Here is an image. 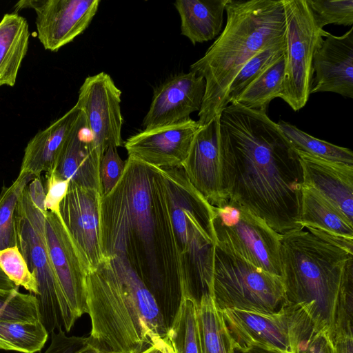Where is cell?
<instances>
[{
	"label": "cell",
	"instance_id": "obj_1",
	"mask_svg": "<svg viewBox=\"0 0 353 353\" xmlns=\"http://www.w3.org/2000/svg\"><path fill=\"white\" fill-rule=\"evenodd\" d=\"M99 225L103 256L130 266L169 327L185 294L162 168L128 156L118 183L101 196Z\"/></svg>",
	"mask_w": 353,
	"mask_h": 353
},
{
	"label": "cell",
	"instance_id": "obj_2",
	"mask_svg": "<svg viewBox=\"0 0 353 353\" xmlns=\"http://www.w3.org/2000/svg\"><path fill=\"white\" fill-rule=\"evenodd\" d=\"M219 143L227 198L281 235L301 229L299 154L266 112L228 105L219 117Z\"/></svg>",
	"mask_w": 353,
	"mask_h": 353
},
{
	"label": "cell",
	"instance_id": "obj_3",
	"mask_svg": "<svg viewBox=\"0 0 353 353\" xmlns=\"http://www.w3.org/2000/svg\"><path fill=\"white\" fill-rule=\"evenodd\" d=\"M280 257L285 302L332 340L339 309L353 295V239L303 228L282 235Z\"/></svg>",
	"mask_w": 353,
	"mask_h": 353
},
{
	"label": "cell",
	"instance_id": "obj_4",
	"mask_svg": "<svg viewBox=\"0 0 353 353\" xmlns=\"http://www.w3.org/2000/svg\"><path fill=\"white\" fill-rule=\"evenodd\" d=\"M89 337L110 353H138L168 327L151 292L125 262L104 257L86 275Z\"/></svg>",
	"mask_w": 353,
	"mask_h": 353
},
{
	"label": "cell",
	"instance_id": "obj_5",
	"mask_svg": "<svg viewBox=\"0 0 353 353\" xmlns=\"http://www.w3.org/2000/svg\"><path fill=\"white\" fill-rule=\"evenodd\" d=\"M226 25L204 55L190 67L205 90L196 121L203 126L228 105L229 88L243 66L263 49L285 41L283 0H228Z\"/></svg>",
	"mask_w": 353,
	"mask_h": 353
},
{
	"label": "cell",
	"instance_id": "obj_6",
	"mask_svg": "<svg viewBox=\"0 0 353 353\" xmlns=\"http://www.w3.org/2000/svg\"><path fill=\"white\" fill-rule=\"evenodd\" d=\"M181 254L185 297L197 303L211 292L216 243L213 206L188 181L183 168H162Z\"/></svg>",
	"mask_w": 353,
	"mask_h": 353
},
{
	"label": "cell",
	"instance_id": "obj_7",
	"mask_svg": "<svg viewBox=\"0 0 353 353\" xmlns=\"http://www.w3.org/2000/svg\"><path fill=\"white\" fill-rule=\"evenodd\" d=\"M45 212L34 204L27 185L14 214L16 243L37 282L39 294L36 297L41 321L48 333L68 332L77 319L63 294L49 255Z\"/></svg>",
	"mask_w": 353,
	"mask_h": 353
},
{
	"label": "cell",
	"instance_id": "obj_8",
	"mask_svg": "<svg viewBox=\"0 0 353 353\" xmlns=\"http://www.w3.org/2000/svg\"><path fill=\"white\" fill-rule=\"evenodd\" d=\"M210 295L219 311L236 309L272 313L285 303L281 276L255 266L217 243Z\"/></svg>",
	"mask_w": 353,
	"mask_h": 353
},
{
	"label": "cell",
	"instance_id": "obj_9",
	"mask_svg": "<svg viewBox=\"0 0 353 353\" xmlns=\"http://www.w3.org/2000/svg\"><path fill=\"white\" fill-rule=\"evenodd\" d=\"M286 30L281 99L294 111L307 102L314 53L329 33L316 23L307 0H283Z\"/></svg>",
	"mask_w": 353,
	"mask_h": 353
},
{
	"label": "cell",
	"instance_id": "obj_10",
	"mask_svg": "<svg viewBox=\"0 0 353 353\" xmlns=\"http://www.w3.org/2000/svg\"><path fill=\"white\" fill-rule=\"evenodd\" d=\"M212 206L216 243L255 266L281 276L282 235L262 219L228 199Z\"/></svg>",
	"mask_w": 353,
	"mask_h": 353
},
{
	"label": "cell",
	"instance_id": "obj_11",
	"mask_svg": "<svg viewBox=\"0 0 353 353\" xmlns=\"http://www.w3.org/2000/svg\"><path fill=\"white\" fill-rule=\"evenodd\" d=\"M121 95L111 77L103 72L85 78L79 91L75 105L84 115L91 145L100 159L109 147L123 143Z\"/></svg>",
	"mask_w": 353,
	"mask_h": 353
},
{
	"label": "cell",
	"instance_id": "obj_12",
	"mask_svg": "<svg viewBox=\"0 0 353 353\" xmlns=\"http://www.w3.org/2000/svg\"><path fill=\"white\" fill-rule=\"evenodd\" d=\"M51 262L66 301L77 320L87 314L86 275L90 267L60 214L44 213Z\"/></svg>",
	"mask_w": 353,
	"mask_h": 353
},
{
	"label": "cell",
	"instance_id": "obj_13",
	"mask_svg": "<svg viewBox=\"0 0 353 353\" xmlns=\"http://www.w3.org/2000/svg\"><path fill=\"white\" fill-rule=\"evenodd\" d=\"M99 3L100 0H23L15 6L35 11L39 41L46 50L56 52L88 27Z\"/></svg>",
	"mask_w": 353,
	"mask_h": 353
},
{
	"label": "cell",
	"instance_id": "obj_14",
	"mask_svg": "<svg viewBox=\"0 0 353 353\" xmlns=\"http://www.w3.org/2000/svg\"><path fill=\"white\" fill-rule=\"evenodd\" d=\"M285 303L272 313L236 309L220 311L234 348L256 347L276 353H294Z\"/></svg>",
	"mask_w": 353,
	"mask_h": 353
},
{
	"label": "cell",
	"instance_id": "obj_15",
	"mask_svg": "<svg viewBox=\"0 0 353 353\" xmlns=\"http://www.w3.org/2000/svg\"><path fill=\"white\" fill-rule=\"evenodd\" d=\"M198 123L186 120L129 137L124 143L128 156L161 168H181L185 160Z\"/></svg>",
	"mask_w": 353,
	"mask_h": 353
},
{
	"label": "cell",
	"instance_id": "obj_16",
	"mask_svg": "<svg viewBox=\"0 0 353 353\" xmlns=\"http://www.w3.org/2000/svg\"><path fill=\"white\" fill-rule=\"evenodd\" d=\"M205 79L190 71L173 75L157 86L148 112L143 120L144 130L171 125L189 119L201 107Z\"/></svg>",
	"mask_w": 353,
	"mask_h": 353
},
{
	"label": "cell",
	"instance_id": "obj_17",
	"mask_svg": "<svg viewBox=\"0 0 353 353\" xmlns=\"http://www.w3.org/2000/svg\"><path fill=\"white\" fill-rule=\"evenodd\" d=\"M100 198L96 189L69 183L68 193L59 208L60 216L90 270L104 258L100 242Z\"/></svg>",
	"mask_w": 353,
	"mask_h": 353
},
{
	"label": "cell",
	"instance_id": "obj_18",
	"mask_svg": "<svg viewBox=\"0 0 353 353\" xmlns=\"http://www.w3.org/2000/svg\"><path fill=\"white\" fill-rule=\"evenodd\" d=\"M219 117L199 126L181 167L190 183L212 205L228 199L220 159Z\"/></svg>",
	"mask_w": 353,
	"mask_h": 353
},
{
	"label": "cell",
	"instance_id": "obj_19",
	"mask_svg": "<svg viewBox=\"0 0 353 353\" xmlns=\"http://www.w3.org/2000/svg\"><path fill=\"white\" fill-rule=\"evenodd\" d=\"M316 50L310 94L331 92L353 98V28L341 36L328 33Z\"/></svg>",
	"mask_w": 353,
	"mask_h": 353
},
{
	"label": "cell",
	"instance_id": "obj_20",
	"mask_svg": "<svg viewBox=\"0 0 353 353\" xmlns=\"http://www.w3.org/2000/svg\"><path fill=\"white\" fill-rule=\"evenodd\" d=\"M297 152L303 185L314 189L353 222V165Z\"/></svg>",
	"mask_w": 353,
	"mask_h": 353
},
{
	"label": "cell",
	"instance_id": "obj_21",
	"mask_svg": "<svg viewBox=\"0 0 353 353\" xmlns=\"http://www.w3.org/2000/svg\"><path fill=\"white\" fill-rule=\"evenodd\" d=\"M100 161L91 145V137L81 110L54 171L69 183L96 189L101 194Z\"/></svg>",
	"mask_w": 353,
	"mask_h": 353
},
{
	"label": "cell",
	"instance_id": "obj_22",
	"mask_svg": "<svg viewBox=\"0 0 353 353\" xmlns=\"http://www.w3.org/2000/svg\"><path fill=\"white\" fill-rule=\"evenodd\" d=\"M81 110L74 105L46 129L39 131L28 143L19 172L40 177L43 172L54 171Z\"/></svg>",
	"mask_w": 353,
	"mask_h": 353
},
{
	"label": "cell",
	"instance_id": "obj_23",
	"mask_svg": "<svg viewBox=\"0 0 353 353\" xmlns=\"http://www.w3.org/2000/svg\"><path fill=\"white\" fill-rule=\"evenodd\" d=\"M228 0H177L174 3L181 19V34L193 45L220 34Z\"/></svg>",
	"mask_w": 353,
	"mask_h": 353
},
{
	"label": "cell",
	"instance_id": "obj_24",
	"mask_svg": "<svg viewBox=\"0 0 353 353\" xmlns=\"http://www.w3.org/2000/svg\"><path fill=\"white\" fill-rule=\"evenodd\" d=\"M30 32L26 19L16 12L0 21V86H13L26 53Z\"/></svg>",
	"mask_w": 353,
	"mask_h": 353
},
{
	"label": "cell",
	"instance_id": "obj_25",
	"mask_svg": "<svg viewBox=\"0 0 353 353\" xmlns=\"http://www.w3.org/2000/svg\"><path fill=\"white\" fill-rule=\"evenodd\" d=\"M299 224L347 239H353V222L311 187L301 190Z\"/></svg>",
	"mask_w": 353,
	"mask_h": 353
},
{
	"label": "cell",
	"instance_id": "obj_26",
	"mask_svg": "<svg viewBox=\"0 0 353 353\" xmlns=\"http://www.w3.org/2000/svg\"><path fill=\"white\" fill-rule=\"evenodd\" d=\"M197 319L201 353H233L231 336L211 295H203L197 303Z\"/></svg>",
	"mask_w": 353,
	"mask_h": 353
},
{
	"label": "cell",
	"instance_id": "obj_27",
	"mask_svg": "<svg viewBox=\"0 0 353 353\" xmlns=\"http://www.w3.org/2000/svg\"><path fill=\"white\" fill-rule=\"evenodd\" d=\"M294 353H335L325 330L316 326L301 307L285 303Z\"/></svg>",
	"mask_w": 353,
	"mask_h": 353
},
{
	"label": "cell",
	"instance_id": "obj_28",
	"mask_svg": "<svg viewBox=\"0 0 353 353\" xmlns=\"http://www.w3.org/2000/svg\"><path fill=\"white\" fill-rule=\"evenodd\" d=\"M165 338L174 353H201L197 303L193 299H183Z\"/></svg>",
	"mask_w": 353,
	"mask_h": 353
},
{
	"label": "cell",
	"instance_id": "obj_29",
	"mask_svg": "<svg viewBox=\"0 0 353 353\" xmlns=\"http://www.w3.org/2000/svg\"><path fill=\"white\" fill-rule=\"evenodd\" d=\"M284 70L283 54L250 83L231 103L236 102L250 109L266 112L270 101L280 97Z\"/></svg>",
	"mask_w": 353,
	"mask_h": 353
},
{
	"label": "cell",
	"instance_id": "obj_30",
	"mask_svg": "<svg viewBox=\"0 0 353 353\" xmlns=\"http://www.w3.org/2000/svg\"><path fill=\"white\" fill-rule=\"evenodd\" d=\"M48 337V332L41 321H0V349L21 353H36L42 350Z\"/></svg>",
	"mask_w": 353,
	"mask_h": 353
},
{
	"label": "cell",
	"instance_id": "obj_31",
	"mask_svg": "<svg viewBox=\"0 0 353 353\" xmlns=\"http://www.w3.org/2000/svg\"><path fill=\"white\" fill-rule=\"evenodd\" d=\"M276 123L296 151L329 161L353 165V152L351 150L316 139L284 121L280 120Z\"/></svg>",
	"mask_w": 353,
	"mask_h": 353
},
{
	"label": "cell",
	"instance_id": "obj_32",
	"mask_svg": "<svg viewBox=\"0 0 353 353\" xmlns=\"http://www.w3.org/2000/svg\"><path fill=\"white\" fill-rule=\"evenodd\" d=\"M34 176L19 172L9 186L3 185L0 193V250L17 245L14 214L18 201Z\"/></svg>",
	"mask_w": 353,
	"mask_h": 353
},
{
	"label": "cell",
	"instance_id": "obj_33",
	"mask_svg": "<svg viewBox=\"0 0 353 353\" xmlns=\"http://www.w3.org/2000/svg\"><path fill=\"white\" fill-rule=\"evenodd\" d=\"M285 41L269 46L252 57L240 70L228 92V105L261 73L285 53Z\"/></svg>",
	"mask_w": 353,
	"mask_h": 353
},
{
	"label": "cell",
	"instance_id": "obj_34",
	"mask_svg": "<svg viewBox=\"0 0 353 353\" xmlns=\"http://www.w3.org/2000/svg\"><path fill=\"white\" fill-rule=\"evenodd\" d=\"M0 321L34 322L41 321L38 300L32 294L19 289L0 290Z\"/></svg>",
	"mask_w": 353,
	"mask_h": 353
},
{
	"label": "cell",
	"instance_id": "obj_35",
	"mask_svg": "<svg viewBox=\"0 0 353 353\" xmlns=\"http://www.w3.org/2000/svg\"><path fill=\"white\" fill-rule=\"evenodd\" d=\"M0 267L16 285L23 287L36 296L39 294L37 280L17 245L0 250Z\"/></svg>",
	"mask_w": 353,
	"mask_h": 353
},
{
	"label": "cell",
	"instance_id": "obj_36",
	"mask_svg": "<svg viewBox=\"0 0 353 353\" xmlns=\"http://www.w3.org/2000/svg\"><path fill=\"white\" fill-rule=\"evenodd\" d=\"M317 25L353 24V0H307Z\"/></svg>",
	"mask_w": 353,
	"mask_h": 353
},
{
	"label": "cell",
	"instance_id": "obj_37",
	"mask_svg": "<svg viewBox=\"0 0 353 353\" xmlns=\"http://www.w3.org/2000/svg\"><path fill=\"white\" fill-rule=\"evenodd\" d=\"M125 161L120 157L117 148L109 147L103 154L99 165L101 196L109 193L121 179Z\"/></svg>",
	"mask_w": 353,
	"mask_h": 353
},
{
	"label": "cell",
	"instance_id": "obj_38",
	"mask_svg": "<svg viewBox=\"0 0 353 353\" xmlns=\"http://www.w3.org/2000/svg\"><path fill=\"white\" fill-rule=\"evenodd\" d=\"M46 179L45 209L60 214V205L68 193L69 181L61 178L54 171L46 172Z\"/></svg>",
	"mask_w": 353,
	"mask_h": 353
},
{
	"label": "cell",
	"instance_id": "obj_39",
	"mask_svg": "<svg viewBox=\"0 0 353 353\" xmlns=\"http://www.w3.org/2000/svg\"><path fill=\"white\" fill-rule=\"evenodd\" d=\"M30 196L34 204L43 212L47 210L44 207L46 192L41 181L40 177H36L28 185Z\"/></svg>",
	"mask_w": 353,
	"mask_h": 353
},
{
	"label": "cell",
	"instance_id": "obj_40",
	"mask_svg": "<svg viewBox=\"0 0 353 353\" xmlns=\"http://www.w3.org/2000/svg\"><path fill=\"white\" fill-rule=\"evenodd\" d=\"M70 353H110L95 343L89 336H81Z\"/></svg>",
	"mask_w": 353,
	"mask_h": 353
},
{
	"label": "cell",
	"instance_id": "obj_41",
	"mask_svg": "<svg viewBox=\"0 0 353 353\" xmlns=\"http://www.w3.org/2000/svg\"><path fill=\"white\" fill-rule=\"evenodd\" d=\"M332 343L335 353H353V336H339Z\"/></svg>",
	"mask_w": 353,
	"mask_h": 353
},
{
	"label": "cell",
	"instance_id": "obj_42",
	"mask_svg": "<svg viewBox=\"0 0 353 353\" xmlns=\"http://www.w3.org/2000/svg\"><path fill=\"white\" fill-rule=\"evenodd\" d=\"M138 353H174V352L165 338L145 347Z\"/></svg>",
	"mask_w": 353,
	"mask_h": 353
},
{
	"label": "cell",
	"instance_id": "obj_43",
	"mask_svg": "<svg viewBox=\"0 0 353 353\" xmlns=\"http://www.w3.org/2000/svg\"><path fill=\"white\" fill-rule=\"evenodd\" d=\"M15 289H19V286L8 279L0 267V290H12Z\"/></svg>",
	"mask_w": 353,
	"mask_h": 353
},
{
	"label": "cell",
	"instance_id": "obj_44",
	"mask_svg": "<svg viewBox=\"0 0 353 353\" xmlns=\"http://www.w3.org/2000/svg\"><path fill=\"white\" fill-rule=\"evenodd\" d=\"M233 353H276L256 347L234 348Z\"/></svg>",
	"mask_w": 353,
	"mask_h": 353
},
{
	"label": "cell",
	"instance_id": "obj_45",
	"mask_svg": "<svg viewBox=\"0 0 353 353\" xmlns=\"http://www.w3.org/2000/svg\"><path fill=\"white\" fill-rule=\"evenodd\" d=\"M43 353H50V352H47V351H45Z\"/></svg>",
	"mask_w": 353,
	"mask_h": 353
}]
</instances>
